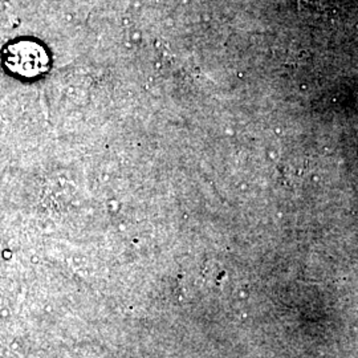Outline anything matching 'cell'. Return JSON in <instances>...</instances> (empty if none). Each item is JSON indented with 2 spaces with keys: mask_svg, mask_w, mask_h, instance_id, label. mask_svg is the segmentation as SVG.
Returning <instances> with one entry per match:
<instances>
[{
  "mask_svg": "<svg viewBox=\"0 0 358 358\" xmlns=\"http://www.w3.org/2000/svg\"><path fill=\"white\" fill-rule=\"evenodd\" d=\"M4 65L20 77L34 78L50 69V56L45 48L32 40L13 41L4 48Z\"/></svg>",
  "mask_w": 358,
  "mask_h": 358,
  "instance_id": "obj_1",
  "label": "cell"
}]
</instances>
